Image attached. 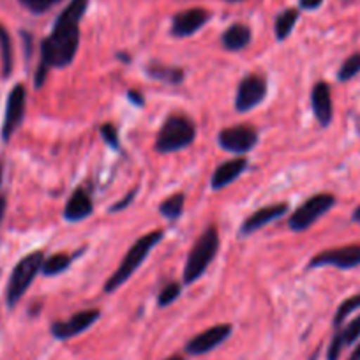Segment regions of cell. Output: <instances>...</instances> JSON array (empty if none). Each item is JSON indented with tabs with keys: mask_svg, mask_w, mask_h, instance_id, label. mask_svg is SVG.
Segmentation results:
<instances>
[{
	"mask_svg": "<svg viewBox=\"0 0 360 360\" xmlns=\"http://www.w3.org/2000/svg\"><path fill=\"white\" fill-rule=\"evenodd\" d=\"M0 46H2V60H4V75L9 76L13 65V55H11V39H9L8 32L2 25H0Z\"/></svg>",
	"mask_w": 360,
	"mask_h": 360,
	"instance_id": "26",
	"label": "cell"
},
{
	"mask_svg": "<svg viewBox=\"0 0 360 360\" xmlns=\"http://www.w3.org/2000/svg\"><path fill=\"white\" fill-rule=\"evenodd\" d=\"M166 360H184V356H180V355H172V356H168V359Z\"/></svg>",
	"mask_w": 360,
	"mask_h": 360,
	"instance_id": "35",
	"label": "cell"
},
{
	"mask_svg": "<svg viewBox=\"0 0 360 360\" xmlns=\"http://www.w3.org/2000/svg\"><path fill=\"white\" fill-rule=\"evenodd\" d=\"M258 141V133L252 126L240 124V126L226 127L219 133V145L228 152L244 154L249 152Z\"/></svg>",
	"mask_w": 360,
	"mask_h": 360,
	"instance_id": "8",
	"label": "cell"
},
{
	"mask_svg": "<svg viewBox=\"0 0 360 360\" xmlns=\"http://www.w3.org/2000/svg\"><path fill=\"white\" fill-rule=\"evenodd\" d=\"M221 41H223L224 48L230 51L244 50L251 43V29L248 25H242V23H235L224 30Z\"/></svg>",
	"mask_w": 360,
	"mask_h": 360,
	"instance_id": "19",
	"label": "cell"
},
{
	"mask_svg": "<svg viewBox=\"0 0 360 360\" xmlns=\"http://www.w3.org/2000/svg\"><path fill=\"white\" fill-rule=\"evenodd\" d=\"M179 297H180V285L179 283H169V285H166L165 288L161 290V293H159L158 304L161 307L169 306V304L175 302Z\"/></svg>",
	"mask_w": 360,
	"mask_h": 360,
	"instance_id": "27",
	"label": "cell"
},
{
	"mask_svg": "<svg viewBox=\"0 0 360 360\" xmlns=\"http://www.w3.org/2000/svg\"><path fill=\"white\" fill-rule=\"evenodd\" d=\"M311 105L313 112L316 115L318 122L323 127H327L332 122V98H330V86L325 82H318L311 92Z\"/></svg>",
	"mask_w": 360,
	"mask_h": 360,
	"instance_id": "14",
	"label": "cell"
},
{
	"mask_svg": "<svg viewBox=\"0 0 360 360\" xmlns=\"http://www.w3.org/2000/svg\"><path fill=\"white\" fill-rule=\"evenodd\" d=\"M4 214H6V198L4 196H0V221H2Z\"/></svg>",
	"mask_w": 360,
	"mask_h": 360,
	"instance_id": "32",
	"label": "cell"
},
{
	"mask_svg": "<svg viewBox=\"0 0 360 360\" xmlns=\"http://www.w3.org/2000/svg\"><path fill=\"white\" fill-rule=\"evenodd\" d=\"M348 360H360V345L356 346V349L352 353V356H349Z\"/></svg>",
	"mask_w": 360,
	"mask_h": 360,
	"instance_id": "33",
	"label": "cell"
},
{
	"mask_svg": "<svg viewBox=\"0 0 360 360\" xmlns=\"http://www.w3.org/2000/svg\"><path fill=\"white\" fill-rule=\"evenodd\" d=\"M94 210V205H92V200L86 195L83 189H76L75 193L69 198L68 205H65L64 217L71 223H76V221H82L85 217H89Z\"/></svg>",
	"mask_w": 360,
	"mask_h": 360,
	"instance_id": "17",
	"label": "cell"
},
{
	"mask_svg": "<svg viewBox=\"0 0 360 360\" xmlns=\"http://www.w3.org/2000/svg\"><path fill=\"white\" fill-rule=\"evenodd\" d=\"M217 249H219V235H217L216 228L209 226L203 231L202 237L198 238V242L193 245L191 252H189L188 263H186L184 269L186 285L198 281L205 274V270L209 269L212 259L216 258Z\"/></svg>",
	"mask_w": 360,
	"mask_h": 360,
	"instance_id": "3",
	"label": "cell"
},
{
	"mask_svg": "<svg viewBox=\"0 0 360 360\" xmlns=\"http://www.w3.org/2000/svg\"><path fill=\"white\" fill-rule=\"evenodd\" d=\"M2 169L4 168H2V162H0V182H2Z\"/></svg>",
	"mask_w": 360,
	"mask_h": 360,
	"instance_id": "36",
	"label": "cell"
},
{
	"mask_svg": "<svg viewBox=\"0 0 360 360\" xmlns=\"http://www.w3.org/2000/svg\"><path fill=\"white\" fill-rule=\"evenodd\" d=\"M297 20H299V11L297 9H286V11H283L276 18V37L279 41H285L292 34Z\"/></svg>",
	"mask_w": 360,
	"mask_h": 360,
	"instance_id": "20",
	"label": "cell"
},
{
	"mask_svg": "<svg viewBox=\"0 0 360 360\" xmlns=\"http://www.w3.org/2000/svg\"><path fill=\"white\" fill-rule=\"evenodd\" d=\"M101 313L98 309H86L82 313H76L68 321H57L51 325V334L57 339H71L75 335L82 334L86 328L92 327L99 320Z\"/></svg>",
	"mask_w": 360,
	"mask_h": 360,
	"instance_id": "11",
	"label": "cell"
},
{
	"mask_svg": "<svg viewBox=\"0 0 360 360\" xmlns=\"http://www.w3.org/2000/svg\"><path fill=\"white\" fill-rule=\"evenodd\" d=\"M58 2H62V0H20V4H22L23 8H27L32 13H37V15L48 11L51 6L58 4Z\"/></svg>",
	"mask_w": 360,
	"mask_h": 360,
	"instance_id": "28",
	"label": "cell"
},
{
	"mask_svg": "<svg viewBox=\"0 0 360 360\" xmlns=\"http://www.w3.org/2000/svg\"><path fill=\"white\" fill-rule=\"evenodd\" d=\"M353 221H355V223H359V224H360V205L356 207L355 212H353Z\"/></svg>",
	"mask_w": 360,
	"mask_h": 360,
	"instance_id": "34",
	"label": "cell"
},
{
	"mask_svg": "<svg viewBox=\"0 0 360 360\" xmlns=\"http://www.w3.org/2000/svg\"><path fill=\"white\" fill-rule=\"evenodd\" d=\"M360 335V316H356L355 320L349 321L342 330H339L338 334L334 335L330 342V348H328L327 359L328 360H338L339 355H341L342 348L352 342H355Z\"/></svg>",
	"mask_w": 360,
	"mask_h": 360,
	"instance_id": "18",
	"label": "cell"
},
{
	"mask_svg": "<svg viewBox=\"0 0 360 360\" xmlns=\"http://www.w3.org/2000/svg\"><path fill=\"white\" fill-rule=\"evenodd\" d=\"M89 8V0H71L58 15L53 30L41 44V64L36 75V86H41L48 68H65L75 58L79 44V20Z\"/></svg>",
	"mask_w": 360,
	"mask_h": 360,
	"instance_id": "1",
	"label": "cell"
},
{
	"mask_svg": "<svg viewBox=\"0 0 360 360\" xmlns=\"http://www.w3.org/2000/svg\"><path fill=\"white\" fill-rule=\"evenodd\" d=\"M360 72V53H353L342 62L341 69L338 72L339 82H349L352 78H355Z\"/></svg>",
	"mask_w": 360,
	"mask_h": 360,
	"instance_id": "24",
	"label": "cell"
},
{
	"mask_svg": "<svg viewBox=\"0 0 360 360\" xmlns=\"http://www.w3.org/2000/svg\"><path fill=\"white\" fill-rule=\"evenodd\" d=\"M184 195H182V193H175V195L166 198L165 202L159 205V212H161L166 219H179V217L182 216V212H184Z\"/></svg>",
	"mask_w": 360,
	"mask_h": 360,
	"instance_id": "21",
	"label": "cell"
},
{
	"mask_svg": "<svg viewBox=\"0 0 360 360\" xmlns=\"http://www.w3.org/2000/svg\"><path fill=\"white\" fill-rule=\"evenodd\" d=\"M335 203L334 195L330 193H318V195L311 196L307 202H304L299 209L293 212L290 217V228L293 231H304L309 226H313L314 221L327 214Z\"/></svg>",
	"mask_w": 360,
	"mask_h": 360,
	"instance_id": "6",
	"label": "cell"
},
{
	"mask_svg": "<svg viewBox=\"0 0 360 360\" xmlns=\"http://www.w3.org/2000/svg\"><path fill=\"white\" fill-rule=\"evenodd\" d=\"M25 105H27V92L23 85H16L15 89L9 92L8 106H6V117L4 126H2V138L6 141L15 134L22 124L23 115H25Z\"/></svg>",
	"mask_w": 360,
	"mask_h": 360,
	"instance_id": "10",
	"label": "cell"
},
{
	"mask_svg": "<svg viewBox=\"0 0 360 360\" xmlns=\"http://www.w3.org/2000/svg\"><path fill=\"white\" fill-rule=\"evenodd\" d=\"M196 127L188 117L172 115L165 120L155 140V148L162 154L186 148L195 141Z\"/></svg>",
	"mask_w": 360,
	"mask_h": 360,
	"instance_id": "4",
	"label": "cell"
},
{
	"mask_svg": "<svg viewBox=\"0 0 360 360\" xmlns=\"http://www.w3.org/2000/svg\"><path fill=\"white\" fill-rule=\"evenodd\" d=\"M226 2H240V0H226Z\"/></svg>",
	"mask_w": 360,
	"mask_h": 360,
	"instance_id": "38",
	"label": "cell"
},
{
	"mask_svg": "<svg viewBox=\"0 0 360 360\" xmlns=\"http://www.w3.org/2000/svg\"><path fill=\"white\" fill-rule=\"evenodd\" d=\"M148 75L155 79H161L166 83H182L184 71L179 68H165V65H150Z\"/></svg>",
	"mask_w": 360,
	"mask_h": 360,
	"instance_id": "23",
	"label": "cell"
},
{
	"mask_svg": "<svg viewBox=\"0 0 360 360\" xmlns=\"http://www.w3.org/2000/svg\"><path fill=\"white\" fill-rule=\"evenodd\" d=\"M248 168V161L244 158L231 159V161L223 162L216 168L212 175V189H223L226 186H230L233 180H237V176L242 175V172Z\"/></svg>",
	"mask_w": 360,
	"mask_h": 360,
	"instance_id": "16",
	"label": "cell"
},
{
	"mask_svg": "<svg viewBox=\"0 0 360 360\" xmlns=\"http://www.w3.org/2000/svg\"><path fill=\"white\" fill-rule=\"evenodd\" d=\"M318 266H335V269L360 266V244L342 245V248L321 251L309 262V269H318Z\"/></svg>",
	"mask_w": 360,
	"mask_h": 360,
	"instance_id": "7",
	"label": "cell"
},
{
	"mask_svg": "<svg viewBox=\"0 0 360 360\" xmlns=\"http://www.w3.org/2000/svg\"><path fill=\"white\" fill-rule=\"evenodd\" d=\"M231 334V325H216V327H210L207 330H203L202 334H198L196 338H193L191 341L186 346V352L191 353V355H203V353L212 352L214 348L221 345V342L226 341Z\"/></svg>",
	"mask_w": 360,
	"mask_h": 360,
	"instance_id": "12",
	"label": "cell"
},
{
	"mask_svg": "<svg viewBox=\"0 0 360 360\" xmlns=\"http://www.w3.org/2000/svg\"><path fill=\"white\" fill-rule=\"evenodd\" d=\"M101 134L110 147L119 148V134H117V127L113 126V124H105V126L101 127Z\"/></svg>",
	"mask_w": 360,
	"mask_h": 360,
	"instance_id": "29",
	"label": "cell"
},
{
	"mask_svg": "<svg viewBox=\"0 0 360 360\" xmlns=\"http://www.w3.org/2000/svg\"><path fill=\"white\" fill-rule=\"evenodd\" d=\"M209 11L202 8L186 9V11L175 15L172 22V34L176 37H188L198 32L207 22H209Z\"/></svg>",
	"mask_w": 360,
	"mask_h": 360,
	"instance_id": "13",
	"label": "cell"
},
{
	"mask_svg": "<svg viewBox=\"0 0 360 360\" xmlns=\"http://www.w3.org/2000/svg\"><path fill=\"white\" fill-rule=\"evenodd\" d=\"M71 256L65 255V252H57V255L50 256L48 259H44L43 263V274L44 276H57L64 270L69 269V263H71Z\"/></svg>",
	"mask_w": 360,
	"mask_h": 360,
	"instance_id": "22",
	"label": "cell"
},
{
	"mask_svg": "<svg viewBox=\"0 0 360 360\" xmlns=\"http://www.w3.org/2000/svg\"><path fill=\"white\" fill-rule=\"evenodd\" d=\"M44 263V252L43 251H34L27 255L25 258L20 259L18 265L13 270L11 278H9L8 290H6V299H8V306L15 307L18 300L22 299L23 293L29 290L32 285L34 278L37 276Z\"/></svg>",
	"mask_w": 360,
	"mask_h": 360,
	"instance_id": "5",
	"label": "cell"
},
{
	"mask_svg": "<svg viewBox=\"0 0 360 360\" xmlns=\"http://www.w3.org/2000/svg\"><path fill=\"white\" fill-rule=\"evenodd\" d=\"M127 96H129V99L131 101H134L136 103V105H143V98H141V94L140 92H134V90H129V92H127Z\"/></svg>",
	"mask_w": 360,
	"mask_h": 360,
	"instance_id": "31",
	"label": "cell"
},
{
	"mask_svg": "<svg viewBox=\"0 0 360 360\" xmlns=\"http://www.w3.org/2000/svg\"><path fill=\"white\" fill-rule=\"evenodd\" d=\"M323 0H300V6L304 9H318L321 6Z\"/></svg>",
	"mask_w": 360,
	"mask_h": 360,
	"instance_id": "30",
	"label": "cell"
},
{
	"mask_svg": "<svg viewBox=\"0 0 360 360\" xmlns=\"http://www.w3.org/2000/svg\"><path fill=\"white\" fill-rule=\"evenodd\" d=\"M360 309V293H356V295L349 297V299H346L345 302L339 306L338 313H335L334 316V325L335 327H339V325L342 323V321L346 320V318L349 316V314L353 313V311Z\"/></svg>",
	"mask_w": 360,
	"mask_h": 360,
	"instance_id": "25",
	"label": "cell"
},
{
	"mask_svg": "<svg viewBox=\"0 0 360 360\" xmlns=\"http://www.w3.org/2000/svg\"><path fill=\"white\" fill-rule=\"evenodd\" d=\"M286 210H288V205H286V203H276V205L262 207V209L256 210L255 214H251V216L244 221V224H242L240 228V235H249L252 233V231L259 230V228H263L265 224H269L270 221L281 217Z\"/></svg>",
	"mask_w": 360,
	"mask_h": 360,
	"instance_id": "15",
	"label": "cell"
},
{
	"mask_svg": "<svg viewBox=\"0 0 360 360\" xmlns=\"http://www.w3.org/2000/svg\"><path fill=\"white\" fill-rule=\"evenodd\" d=\"M161 238H162V231L155 230V231H150V233H147L145 237H141L138 242H134V244L131 245L129 251H127V255L124 256L119 269H117L115 272L110 276L108 281H106L105 292L112 293L115 292L119 286H122L124 283H126L134 272H136L138 266H140L141 263H143V259L148 256V252L154 249V245H158L159 242H161Z\"/></svg>",
	"mask_w": 360,
	"mask_h": 360,
	"instance_id": "2",
	"label": "cell"
},
{
	"mask_svg": "<svg viewBox=\"0 0 360 360\" xmlns=\"http://www.w3.org/2000/svg\"><path fill=\"white\" fill-rule=\"evenodd\" d=\"M316 356H318V352H316V353H314V355H313V356H311V360H316Z\"/></svg>",
	"mask_w": 360,
	"mask_h": 360,
	"instance_id": "37",
	"label": "cell"
},
{
	"mask_svg": "<svg viewBox=\"0 0 360 360\" xmlns=\"http://www.w3.org/2000/svg\"><path fill=\"white\" fill-rule=\"evenodd\" d=\"M266 82L258 75H249L238 83L237 98H235V108L238 112H249L265 99Z\"/></svg>",
	"mask_w": 360,
	"mask_h": 360,
	"instance_id": "9",
	"label": "cell"
}]
</instances>
